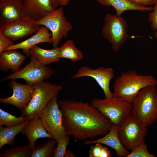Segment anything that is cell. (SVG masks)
<instances>
[{
  "label": "cell",
  "instance_id": "cell-3",
  "mask_svg": "<svg viewBox=\"0 0 157 157\" xmlns=\"http://www.w3.org/2000/svg\"><path fill=\"white\" fill-rule=\"evenodd\" d=\"M131 114L147 127L157 120V88L156 86L141 90L132 103Z\"/></svg>",
  "mask_w": 157,
  "mask_h": 157
},
{
  "label": "cell",
  "instance_id": "cell-34",
  "mask_svg": "<svg viewBox=\"0 0 157 157\" xmlns=\"http://www.w3.org/2000/svg\"><path fill=\"white\" fill-rule=\"evenodd\" d=\"M75 156L73 152L70 150L66 151L64 156L65 157H73Z\"/></svg>",
  "mask_w": 157,
  "mask_h": 157
},
{
  "label": "cell",
  "instance_id": "cell-2",
  "mask_svg": "<svg viewBox=\"0 0 157 157\" xmlns=\"http://www.w3.org/2000/svg\"><path fill=\"white\" fill-rule=\"evenodd\" d=\"M157 80L152 76L138 74L134 70L122 72L115 80L114 96L132 104L140 90L146 87L156 86Z\"/></svg>",
  "mask_w": 157,
  "mask_h": 157
},
{
  "label": "cell",
  "instance_id": "cell-17",
  "mask_svg": "<svg viewBox=\"0 0 157 157\" xmlns=\"http://www.w3.org/2000/svg\"><path fill=\"white\" fill-rule=\"evenodd\" d=\"M26 16L37 21L46 13L53 10L51 6L50 0H22Z\"/></svg>",
  "mask_w": 157,
  "mask_h": 157
},
{
  "label": "cell",
  "instance_id": "cell-8",
  "mask_svg": "<svg viewBox=\"0 0 157 157\" xmlns=\"http://www.w3.org/2000/svg\"><path fill=\"white\" fill-rule=\"evenodd\" d=\"M39 117L46 131L57 142L67 134L63 125L62 114L57 96L50 100Z\"/></svg>",
  "mask_w": 157,
  "mask_h": 157
},
{
  "label": "cell",
  "instance_id": "cell-23",
  "mask_svg": "<svg viewBox=\"0 0 157 157\" xmlns=\"http://www.w3.org/2000/svg\"><path fill=\"white\" fill-rule=\"evenodd\" d=\"M59 48L61 59L66 58L75 62L80 61L83 58V53L76 46L73 40H67Z\"/></svg>",
  "mask_w": 157,
  "mask_h": 157
},
{
  "label": "cell",
  "instance_id": "cell-11",
  "mask_svg": "<svg viewBox=\"0 0 157 157\" xmlns=\"http://www.w3.org/2000/svg\"><path fill=\"white\" fill-rule=\"evenodd\" d=\"M114 71L111 67L107 68L100 66L96 69H93L84 66L81 67L71 79L79 78L85 76L92 78L96 81L103 90L105 98L112 97L113 92L110 88V81L114 77Z\"/></svg>",
  "mask_w": 157,
  "mask_h": 157
},
{
  "label": "cell",
  "instance_id": "cell-10",
  "mask_svg": "<svg viewBox=\"0 0 157 157\" xmlns=\"http://www.w3.org/2000/svg\"><path fill=\"white\" fill-rule=\"evenodd\" d=\"M30 62L25 67L6 76L1 81L21 78L26 83L34 85L44 81L55 73V71L49 67L44 66L30 57Z\"/></svg>",
  "mask_w": 157,
  "mask_h": 157
},
{
  "label": "cell",
  "instance_id": "cell-24",
  "mask_svg": "<svg viewBox=\"0 0 157 157\" xmlns=\"http://www.w3.org/2000/svg\"><path fill=\"white\" fill-rule=\"evenodd\" d=\"M57 141L53 138L48 142L40 144L32 150L31 157H51Z\"/></svg>",
  "mask_w": 157,
  "mask_h": 157
},
{
  "label": "cell",
  "instance_id": "cell-13",
  "mask_svg": "<svg viewBox=\"0 0 157 157\" xmlns=\"http://www.w3.org/2000/svg\"><path fill=\"white\" fill-rule=\"evenodd\" d=\"M13 93L8 97L0 98V103L12 105L18 108L20 111L24 110L30 101L33 96L34 85L27 83L22 84L12 80L8 83Z\"/></svg>",
  "mask_w": 157,
  "mask_h": 157
},
{
  "label": "cell",
  "instance_id": "cell-30",
  "mask_svg": "<svg viewBox=\"0 0 157 157\" xmlns=\"http://www.w3.org/2000/svg\"><path fill=\"white\" fill-rule=\"evenodd\" d=\"M154 10L148 14L149 21L151 27L154 31V35L157 39V3L153 7Z\"/></svg>",
  "mask_w": 157,
  "mask_h": 157
},
{
  "label": "cell",
  "instance_id": "cell-6",
  "mask_svg": "<svg viewBox=\"0 0 157 157\" xmlns=\"http://www.w3.org/2000/svg\"><path fill=\"white\" fill-rule=\"evenodd\" d=\"M147 127L131 113L118 129L117 135L124 147L131 151L144 142Z\"/></svg>",
  "mask_w": 157,
  "mask_h": 157
},
{
  "label": "cell",
  "instance_id": "cell-5",
  "mask_svg": "<svg viewBox=\"0 0 157 157\" xmlns=\"http://www.w3.org/2000/svg\"><path fill=\"white\" fill-rule=\"evenodd\" d=\"M90 104L107 117L113 125L118 127L131 114L132 108V104L115 96L103 99H94Z\"/></svg>",
  "mask_w": 157,
  "mask_h": 157
},
{
  "label": "cell",
  "instance_id": "cell-27",
  "mask_svg": "<svg viewBox=\"0 0 157 157\" xmlns=\"http://www.w3.org/2000/svg\"><path fill=\"white\" fill-rule=\"evenodd\" d=\"M91 146L89 151L90 157H111V153L107 147L97 143Z\"/></svg>",
  "mask_w": 157,
  "mask_h": 157
},
{
  "label": "cell",
  "instance_id": "cell-22",
  "mask_svg": "<svg viewBox=\"0 0 157 157\" xmlns=\"http://www.w3.org/2000/svg\"><path fill=\"white\" fill-rule=\"evenodd\" d=\"M29 121L26 120L22 123L13 126H0V149L6 145H15V137L18 134L21 132Z\"/></svg>",
  "mask_w": 157,
  "mask_h": 157
},
{
  "label": "cell",
  "instance_id": "cell-32",
  "mask_svg": "<svg viewBox=\"0 0 157 157\" xmlns=\"http://www.w3.org/2000/svg\"><path fill=\"white\" fill-rule=\"evenodd\" d=\"M133 4L143 7L151 6L157 3V0H129Z\"/></svg>",
  "mask_w": 157,
  "mask_h": 157
},
{
  "label": "cell",
  "instance_id": "cell-14",
  "mask_svg": "<svg viewBox=\"0 0 157 157\" xmlns=\"http://www.w3.org/2000/svg\"><path fill=\"white\" fill-rule=\"evenodd\" d=\"M26 16L22 0H0V26Z\"/></svg>",
  "mask_w": 157,
  "mask_h": 157
},
{
  "label": "cell",
  "instance_id": "cell-26",
  "mask_svg": "<svg viewBox=\"0 0 157 157\" xmlns=\"http://www.w3.org/2000/svg\"><path fill=\"white\" fill-rule=\"evenodd\" d=\"M26 119L21 116L17 117L0 108V126L5 125L7 127H12L18 125Z\"/></svg>",
  "mask_w": 157,
  "mask_h": 157
},
{
  "label": "cell",
  "instance_id": "cell-15",
  "mask_svg": "<svg viewBox=\"0 0 157 157\" xmlns=\"http://www.w3.org/2000/svg\"><path fill=\"white\" fill-rule=\"evenodd\" d=\"M49 30L45 26L41 27L38 31L32 37L19 43L14 44L6 50L21 49L23 52L29 56L30 49L36 44L44 42L52 44V34Z\"/></svg>",
  "mask_w": 157,
  "mask_h": 157
},
{
  "label": "cell",
  "instance_id": "cell-33",
  "mask_svg": "<svg viewBox=\"0 0 157 157\" xmlns=\"http://www.w3.org/2000/svg\"><path fill=\"white\" fill-rule=\"evenodd\" d=\"M71 0H50V4L52 8L55 10L59 6H67Z\"/></svg>",
  "mask_w": 157,
  "mask_h": 157
},
{
  "label": "cell",
  "instance_id": "cell-4",
  "mask_svg": "<svg viewBox=\"0 0 157 157\" xmlns=\"http://www.w3.org/2000/svg\"><path fill=\"white\" fill-rule=\"evenodd\" d=\"M63 88L62 85L44 81L35 84L32 98L26 108L20 111L21 116L29 120L39 117L50 100L57 96Z\"/></svg>",
  "mask_w": 157,
  "mask_h": 157
},
{
  "label": "cell",
  "instance_id": "cell-19",
  "mask_svg": "<svg viewBox=\"0 0 157 157\" xmlns=\"http://www.w3.org/2000/svg\"><path fill=\"white\" fill-rule=\"evenodd\" d=\"M26 56L24 54L12 49L0 53V69L6 72L11 69L13 72L19 69Z\"/></svg>",
  "mask_w": 157,
  "mask_h": 157
},
{
  "label": "cell",
  "instance_id": "cell-12",
  "mask_svg": "<svg viewBox=\"0 0 157 157\" xmlns=\"http://www.w3.org/2000/svg\"><path fill=\"white\" fill-rule=\"evenodd\" d=\"M41 26L26 16L18 21L0 26V32L13 41L36 33Z\"/></svg>",
  "mask_w": 157,
  "mask_h": 157
},
{
  "label": "cell",
  "instance_id": "cell-7",
  "mask_svg": "<svg viewBox=\"0 0 157 157\" xmlns=\"http://www.w3.org/2000/svg\"><path fill=\"white\" fill-rule=\"evenodd\" d=\"M36 22L38 25L45 26L51 31L53 48L58 47L63 38H67L69 31L73 28L72 24L67 20L62 7L45 14Z\"/></svg>",
  "mask_w": 157,
  "mask_h": 157
},
{
  "label": "cell",
  "instance_id": "cell-1",
  "mask_svg": "<svg viewBox=\"0 0 157 157\" xmlns=\"http://www.w3.org/2000/svg\"><path fill=\"white\" fill-rule=\"evenodd\" d=\"M58 103L66 133L76 139L86 140L104 135L112 126L107 117L88 102L69 99Z\"/></svg>",
  "mask_w": 157,
  "mask_h": 157
},
{
  "label": "cell",
  "instance_id": "cell-31",
  "mask_svg": "<svg viewBox=\"0 0 157 157\" xmlns=\"http://www.w3.org/2000/svg\"><path fill=\"white\" fill-rule=\"evenodd\" d=\"M14 44L13 41L0 32V53L5 51Z\"/></svg>",
  "mask_w": 157,
  "mask_h": 157
},
{
  "label": "cell",
  "instance_id": "cell-25",
  "mask_svg": "<svg viewBox=\"0 0 157 157\" xmlns=\"http://www.w3.org/2000/svg\"><path fill=\"white\" fill-rule=\"evenodd\" d=\"M32 149L28 145L16 146L6 149L0 154V157H29Z\"/></svg>",
  "mask_w": 157,
  "mask_h": 157
},
{
  "label": "cell",
  "instance_id": "cell-9",
  "mask_svg": "<svg viewBox=\"0 0 157 157\" xmlns=\"http://www.w3.org/2000/svg\"><path fill=\"white\" fill-rule=\"evenodd\" d=\"M127 24L124 18L107 13L105 18L102 33L103 37L110 43L113 50L118 51L128 36Z\"/></svg>",
  "mask_w": 157,
  "mask_h": 157
},
{
  "label": "cell",
  "instance_id": "cell-16",
  "mask_svg": "<svg viewBox=\"0 0 157 157\" xmlns=\"http://www.w3.org/2000/svg\"><path fill=\"white\" fill-rule=\"evenodd\" d=\"M118 127L112 125L109 132L104 137L94 140H85L84 144L88 145L98 143L106 145L115 151L117 156L127 157L130 152L124 147L119 139L117 133Z\"/></svg>",
  "mask_w": 157,
  "mask_h": 157
},
{
  "label": "cell",
  "instance_id": "cell-20",
  "mask_svg": "<svg viewBox=\"0 0 157 157\" xmlns=\"http://www.w3.org/2000/svg\"><path fill=\"white\" fill-rule=\"evenodd\" d=\"M28 55L29 56L34 58L44 66L58 62L61 59L58 47L46 49L36 45L30 49Z\"/></svg>",
  "mask_w": 157,
  "mask_h": 157
},
{
  "label": "cell",
  "instance_id": "cell-28",
  "mask_svg": "<svg viewBox=\"0 0 157 157\" xmlns=\"http://www.w3.org/2000/svg\"><path fill=\"white\" fill-rule=\"evenodd\" d=\"M70 138L66 134L59 140L55 148L53 155V157H63L66 152L67 147L69 143Z\"/></svg>",
  "mask_w": 157,
  "mask_h": 157
},
{
  "label": "cell",
  "instance_id": "cell-21",
  "mask_svg": "<svg viewBox=\"0 0 157 157\" xmlns=\"http://www.w3.org/2000/svg\"><path fill=\"white\" fill-rule=\"evenodd\" d=\"M100 4L110 7L112 6L116 11V15L121 16L124 12L129 10L147 12L154 10L151 6L143 7L134 4L129 0H96Z\"/></svg>",
  "mask_w": 157,
  "mask_h": 157
},
{
  "label": "cell",
  "instance_id": "cell-18",
  "mask_svg": "<svg viewBox=\"0 0 157 157\" xmlns=\"http://www.w3.org/2000/svg\"><path fill=\"white\" fill-rule=\"evenodd\" d=\"M21 133L25 135L29 141L28 145L32 150L35 147V142L37 139L44 138H53L52 136L44 129L39 117L30 120Z\"/></svg>",
  "mask_w": 157,
  "mask_h": 157
},
{
  "label": "cell",
  "instance_id": "cell-29",
  "mask_svg": "<svg viewBox=\"0 0 157 157\" xmlns=\"http://www.w3.org/2000/svg\"><path fill=\"white\" fill-rule=\"evenodd\" d=\"M149 153L144 142L131 151L127 157H155Z\"/></svg>",
  "mask_w": 157,
  "mask_h": 157
}]
</instances>
